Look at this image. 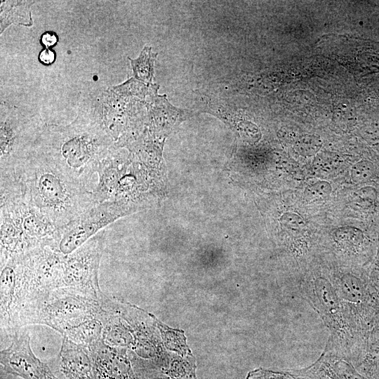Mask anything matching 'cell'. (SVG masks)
<instances>
[{"instance_id": "obj_1", "label": "cell", "mask_w": 379, "mask_h": 379, "mask_svg": "<svg viewBox=\"0 0 379 379\" xmlns=\"http://www.w3.org/2000/svg\"><path fill=\"white\" fill-rule=\"evenodd\" d=\"M27 201L62 228L95 204L93 190L34 149L17 171Z\"/></svg>"}, {"instance_id": "obj_2", "label": "cell", "mask_w": 379, "mask_h": 379, "mask_svg": "<svg viewBox=\"0 0 379 379\" xmlns=\"http://www.w3.org/2000/svg\"><path fill=\"white\" fill-rule=\"evenodd\" d=\"M114 147V141L98 123L90 115H82L69 125L43 128L34 149L93 191V176L101 160Z\"/></svg>"}, {"instance_id": "obj_3", "label": "cell", "mask_w": 379, "mask_h": 379, "mask_svg": "<svg viewBox=\"0 0 379 379\" xmlns=\"http://www.w3.org/2000/svg\"><path fill=\"white\" fill-rule=\"evenodd\" d=\"M100 299L70 288L54 289L37 305L28 325H46L63 335L86 321L98 319Z\"/></svg>"}, {"instance_id": "obj_4", "label": "cell", "mask_w": 379, "mask_h": 379, "mask_svg": "<svg viewBox=\"0 0 379 379\" xmlns=\"http://www.w3.org/2000/svg\"><path fill=\"white\" fill-rule=\"evenodd\" d=\"M138 206L124 201L96 204L59 230L54 249L66 256L119 218L136 211Z\"/></svg>"}, {"instance_id": "obj_5", "label": "cell", "mask_w": 379, "mask_h": 379, "mask_svg": "<svg viewBox=\"0 0 379 379\" xmlns=\"http://www.w3.org/2000/svg\"><path fill=\"white\" fill-rule=\"evenodd\" d=\"M106 240L102 230L62 259L59 288H70L100 299L98 272Z\"/></svg>"}, {"instance_id": "obj_6", "label": "cell", "mask_w": 379, "mask_h": 379, "mask_svg": "<svg viewBox=\"0 0 379 379\" xmlns=\"http://www.w3.org/2000/svg\"><path fill=\"white\" fill-rule=\"evenodd\" d=\"M11 340L9 347L0 352L1 366L6 373L22 379H60L35 356L27 331H20Z\"/></svg>"}, {"instance_id": "obj_7", "label": "cell", "mask_w": 379, "mask_h": 379, "mask_svg": "<svg viewBox=\"0 0 379 379\" xmlns=\"http://www.w3.org/2000/svg\"><path fill=\"white\" fill-rule=\"evenodd\" d=\"M0 285L1 329L12 339L22 328L20 317L23 309L18 256L11 258L1 267Z\"/></svg>"}, {"instance_id": "obj_8", "label": "cell", "mask_w": 379, "mask_h": 379, "mask_svg": "<svg viewBox=\"0 0 379 379\" xmlns=\"http://www.w3.org/2000/svg\"><path fill=\"white\" fill-rule=\"evenodd\" d=\"M340 300L345 319L355 347L359 314L368 298L366 283L350 272H343L330 278Z\"/></svg>"}, {"instance_id": "obj_9", "label": "cell", "mask_w": 379, "mask_h": 379, "mask_svg": "<svg viewBox=\"0 0 379 379\" xmlns=\"http://www.w3.org/2000/svg\"><path fill=\"white\" fill-rule=\"evenodd\" d=\"M88 350L95 379H138L126 348L109 346L102 339Z\"/></svg>"}, {"instance_id": "obj_10", "label": "cell", "mask_w": 379, "mask_h": 379, "mask_svg": "<svg viewBox=\"0 0 379 379\" xmlns=\"http://www.w3.org/2000/svg\"><path fill=\"white\" fill-rule=\"evenodd\" d=\"M58 368L65 379H95L88 348L64 336L58 357Z\"/></svg>"}, {"instance_id": "obj_11", "label": "cell", "mask_w": 379, "mask_h": 379, "mask_svg": "<svg viewBox=\"0 0 379 379\" xmlns=\"http://www.w3.org/2000/svg\"><path fill=\"white\" fill-rule=\"evenodd\" d=\"M1 33L11 23L31 26L32 20L30 6L35 1H1Z\"/></svg>"}, {"instance_id": "obj_12", "label": "cell", "mask_w": 379, "mask_h": 379, "mask_svg": "<svg viewBox=\"0 0 379 379\" xmlns=\"http://www.w3.org/2000/svg\"><path fill=\"white\" fill-rule=\"evenodd\" d=\"M102 324L97 318L86 321L62 335L73 343L87 348L102 340Z\"/></svg>"}, {"instance_id": "obj_13", "label": "cell", "mask_w": 379, "mask_h": 379, "mask_svg": "<svg viewBox=\"0 0 379 379\" xmlns=\"http://www.w3.org/2000/svg\"><path fill=\"white\" fill-rule=\"evenodd\" d=\"M156 56L157 54L152 52L150 47H145L137 59L129 58L135 77L138 79L146 83H150L152 81Z\"/></svg>"}, {"instance_id": "obj_14", "label": "cell", "mask_w": 379, "mask_h": 379, "mask_svg": "<svg viewBox=\"0 0 379 379\" xmlns=\"http://www.w3.org/2000/svg\"><path fill=\"white\" fill-rule=\"evenodd\" d=\"M331 237L340 248L348 250L360 246L364 240L363 232L355 227L343 226L333 230Z\"/></svg>"}, {"instance_id": "obj_15", "label": "cell", "mask_w": 379, "mask_h": 379, "mask_svg": "<svg viewBox=\"0 0 379 379\" xmlns=\"http://www.w3.org/2000/svg\"><path fill=\"white\" fill-rule=\"evenodd\" d=\"M340 157L337 154L322 152L318 153L315 157L312 163V168L314 172L318 175H326L336 169L340 164Z\"/></svg>"}, {"instance_id": "obj_16", "label": "cell", "mask_w": 379, "mask_h": 379, "mask_svg": "<svg viewBox=\"0 0 379 379\" xmlns=\"http://www.w3.org/2000/svg\"><path fill=\"white\" fill-rule=\"evenodd\" d=\"M322 144L319 136L305 134L299 136L295 140L294 149L301 156L312 157L319 153Z\"/></svg>"}, {"instance_id": "obj_17", "label": "cell", "mask_w": 379, "mask_h": 379, "mask_svg": "<svg viewBox=\"0 0 379 379\" xmlns=\"http://www.w3.org/2000/svg\"><path fill=\"white\" fill-rule=\"evenodd\" d=\"M375 167L372 162L367 160L358 161L351 168L350 178L355 184H361L369 181L375 174Z\"/></svg>"}, {"instance_id": "obj_18", "label": "cell", "mask_w": 379, "mask_h": 379, "mask_svg": "<svg viewBox=\"0 0 379 379\" xmlns=\"http://www.w3.org/2000/svg\"><path fill=\"white\" fill-rule=\"evenodd\" d=\"M332 192L330 182L326 180H318L308 185L304 191V197L307 201H317L328 198Z\"/></svg>"}, {"instance_id": "obj_19", "label": "cell", "mask_w": 379, "mask_h": 379, "mask_svg": "<svg viewBox=\"0 0 379 379\" xmlns=\"http://www.w3.org/2000/svg\"><path fill=\"white\" fill-rule=\"evenodd\" d=\"M288 371L294 379H331L322 371L316 361L308 367Z\"/></svg>"}, {"instance_id": "obj_20", "label": "cell", "mask_w": 379, "mask_h": 379, "mask_svg": "<svg viewBox=\"0 0 379 379\" xmlns=\"http://www.w3.org/2000/svg\"><path fill=\"white\" fill-rule=\"evenodd\" d=\"M245 379H294L289 371H275L259 368L250 371Z\"/></svg>"}, {"instance_id": "obj_21", "label": "cell", "mask_w": 379, "mask_h": 379, "mask_svg": "<svg viewBox=\"0 0 379 379\" xmlns=\"http://www.w3.org/2000/svg\"><path fill=\"white\" fill-rule=\"evenodd\" d=\"M286 228L293 231H302L305 227L304 220L298 214L293 212L284 213L279 219Z\"/></svg>"}, {"instance_id": "obj_22", "label": "cell", "mask_w": 379, "mask_h": 379, "mask_svg": "<svg viewBox=\"0 0 379 379\" xmlns=\"http://www.w3.org/2000/svg\"><path fill=\"white\" fill-rule=\"evenodd\" d=\"M333 122L335 126L341 128H348L350 124L349 121V112H348V105H339L333 115Z\"/></svg>"}, {"instance_id": "obj_23", "label": "cell", "mask_w": 379, "mask_h": 379, "mask_svg": "<svg viewBox=\"0 0 379 379\" xmlns=\"http://www.w3.org/2000/svg\"><path fill=\"white\" fill-rule=\"evenodd\" d=\"M40 41L46 48H48L57 44L58 36L53 32H46L41 36Z\"/></svg>"}, {"instance_id": "obj_24", "label": "cell", "mask_w": 379, "mask_h": 379, "mask_svg": "<svg viewBox=\"0 0 379 379\" xmlns=\"http://www.w3.org/2000/svg\"><path fill=\"white\" fill-rule=\"evenodd\" d=\"M39 59L44 65H51L55 60V53L49 48H45L40 52Z\"/></svg>"}, {"instance_id": "obj_25", "label": "cell", "mask_w": 379, "mask_h": 379, "mask_svg": "<svg viewBox=\"0 0 379 379\" xmlns=\"http://www.w3.org/2000/svg\"><path fill=\"white\" fill-rule=\"evenodd\" d=\"M357 194L359 197L362 199H371V198L373 199H375V197L371 196L369 194H376V192L375 191L374 188L371 187H365L363 188H361L358 192Z\"/></svg>"}, {"instance_id": "obj_26", "label": "cell", "mask_w": 379, "mask_h": 379, "mask_svg": "<svg viewBox=\"0 0 379 379\" xmlns=\"http://www.w3.org/2000/svg\"><path fill=\"white\" fill-rule=\"evenodd\" d=\"M376 265L379 269V249H378V253H377Z\"/></svg>"}]
</instances>
